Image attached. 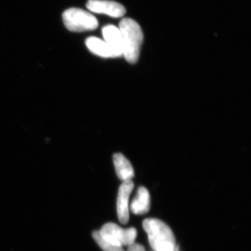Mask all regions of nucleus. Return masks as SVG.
I'll return each mask as SVG.
<instances>
[{
    "instance_id": "obj_13",
    "label": "nucleus",
    "mask_w": 251,
    "mask_h": 251,
    "mask_svg": "<svg viewBox=\"0 0 251 251\" xmlns=\"http://www.w3.org/2000/svg\"></svg>"
},
{
    "instance_id": "obj_11",
    "label": "nucleus",
    "mask_w": 251,
    "mask_h": 251,
    "mask_svg": "<svg viewBox=\"0 0 251 251\" xmlns=\"http://www.w3.org/2000/svg\"><path fill=\"white\" fill-rule=\"evenodd\" d=\"M92 236L96 242L98 244L99 247L103 251H125L122 247H117V246L112 245L110 243L105 242L100 237L99 233V231H95L92 233Z\"/></svg>"
},
{
    "instance_id": "obj_4",
    "label": "nucleus",
    "mask_w": 251,
    "mask_h": 251,
    "mask_svg": "<svg viewBox=\"0 0 251 251\" xmlns=\"http://www.w3.org/2000/svg\"><path fill=\"white\" fill-rule=\"evenodd\" d=\"M99 233L105 242L122 247V246H130L134 243L137 237V230L134 227L122 229L113 223L104 225Z\"/></svg>"
},
{
    "instance_id": "obj_8",
    "label": "nucleus",
    "mask_w": 251,
    "mask_h": 251,
    "mask_svg": "<svg viewBox=\"0 0 251 251\" xmlns=\"http://www.w3.org/2000/svg\"><path fill=\"white\" fill-rule=\"evenodd\" d=\"M113 163L119 179L123 181H128L134 176V170L131 163L122 153H117L113 155Z\"/></svg>"
},
{
    "instance_id": "obj_12",
    "label": "nucleus",
    "mask_w": 251,
    "mask_h": 251,
    "mask_svg": "<svg viewBox=\"0 0 251 251\" xmlns=\"http://www.w3.org/2000/svg\"><path fill=\"white\" fill-rule=\"evenodd\" d=\"M127 251H145V249L141 244L133 243V244L128 246V249Z\"/></svg>"
},
{
    "instance_id": "obj_7",
    "label": "nucleus",
    "mask_w": 251,
    "mask_h": 251,
    "mask_svg": "<svg viewBox=\"0 0 251 251\" xmlns=\"http://www.w3.org/2000/svg\"><path fill=\"white\" fill-rule=\"evenodd\" d=\"M104 41L111 48L115 57L123 56V40L120 29L114 25H108L103 27Z\"/></svg>"
},
{
    "instance_id": "obj_1",
    "label": "nucleus",
    "mask_w": 251,
    "mask_h": 251,
    "mask_svg": "<svg viewBox=\"0 0 251 251\" xmlns=\"http://www.w3.org/2000/svg\"><path fill=\"white\" fill-rule=\"evenodd\" d=\"M123 40V56L130 64H135L139 59L143 42V32L134 20L124 18L119 27Z\"/></svg>"
},
{
    "instance_id": "obj_5",
    "label": "nucleus",
    "mask_w": 251,
    "mask_h": 251,
    "mask_svg": "<svg viewBox=\"0 0 251 251\" xmlns=\"http://www.w3.org/2000/svg\"><path fill=\"white\" fill-rule=\"evenodd\" d=\"M134 187V184L131 180L123 181L119 188L118 197L117 201V215L120 222L126 224L129 221V209L128 201L130 193Z\"/></svg>"
},
{
    "instance_id": "obj_3",
    "label": "nucleus",
    "mask_w": 251,
    "mask_h": 251,
    "mask_svg": "<svg viewBox=\"0 0 251 251\" xmlns=\"http://www.w3.org/2000/svg\"><path fill=\"white\" fill-rule=\"evenodd\" d=\"M62 18L65 27L74 32L94 30L99 25L98 21L93 15L77 8L66 10Z\"/></svg>"
},
{
    "instance_id": "obj_6",
    "label": "nucleus",
    "mask_w": 251,
    "mask_h": 251,
    "mask_svg": "<svg viewBox=\"0 0 251 251\" xmlns=\"http://www.w3.org/2000/svg\"><path fill=\"white\" fill-rule=\"evenodd\" d=\"M87 8L96 14L108 15L112 18H120L125 16V6L116 1L106 0H89Z\"/></svg>"
},
{
    "instance_id": "obj_2",
    "label": "nucleus",
    "mask_w": 251,
    "mask_h": 251,
    "mask_svg": "<svg viewBox=\"0 0 251 251\" xmlns=\"http://www.w3.org/2000/svg\"><path fill=\"white\" fill-rule=\"evenodd\" d=\"M143 228L148 235L149 242L154 251H176V239L171 227L163 221L147 219Z\"/></svg>"
},
{
    "instance_id": "obj_9",
    "label": "nucleus",
    "mask_w": 251,
    "mask_h": 251,
    "mask_svg": "<svg viewBox=\"0 0 251 251\" xmlns=\"http://www.w3.org/2000/svg\"><path fill=\"white\" fill-rule=\"evenodd\" d=\"M150 193L146 188L142 186L138 188L136 196L130 204V211L133 214L143 215L150 211Z\"/></svg>"
},
{
    "instance_id": "obj_10",
    "label": "nucleus",
    "mask_w": 251,
    "mask_h": 251,
    "mask_svg": "<svg viewBox=\"0 0 251 251\" xmlns=\"http://www.w3.org/2000/svg\"><path fill=\"white\" fill-rule=\"evenodd\" d=\"M86 46L91 52L100 57L108 58L115 57L111 48L105 41L97 37H90L85 41Z\"/></svg>"
}]
</instances>
